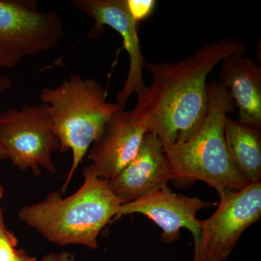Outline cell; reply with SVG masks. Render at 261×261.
<instances>
[{"label": "cell", "instance_id": "cell-2", "mask_svg": "<svg viewBox=\"0 0 261 261\" xmlns=\"http://www.w3.org/2000/svg\"><path fill=\"white\" fill-rule=\"evenodd\" d=\"M83 176V185L74 194L63 198L60 192H51L41 202L23 206L20 219L50 243L97 249L99 233L123 203L92 165L84 168Z\"/></svg>", "mask_w": 261, "mask_h": 261}, {"label": "cell", "instance_id": "cell-6", "mask_svg": "<svg viewBox=\"0 0 261 261\" xmlns=\"http://www.w3.org/2000/svg\"><path fill=\"white\" fill-rule=\"evenodd\" d=\"M0 145L7 159L20 171L40 168L56 172L53 152L61 147L47 104L25 105L0 115Z\"/></svg>", "mask_w": 261, "mask_h": 261}, {"label": "cell", "instance_id": "cell-7", "mask_svg": "<svg viewBox=\"0 0 261 261\" xmlns=\"http://www.w3.org/2000/svg\"><path fill=\"white\" fill-rule=\"evenodd\" d=\"M219 196L217 210L200 221L192 261L226 260L244 231L260 219V181L238 191L219 192Z\"/></svg>", "mask_w": 261, "mask_h": 261}, {"label": "cell", "instance_id": "cell-12", "mask_svg": "<svg viewBox=\"0 0 261 261\" xmlns=\"http://www.w3.org/2000/svg\"><path fill=\"white\" fill-rule=\"evenodd\" d=\"M245 54L225 58L219 82L227 89L240 123L261 128V68Z\"/></svg>", "mask_w": 261, "mask_h": 261}, {"label": "cell", "instance_id": "cell-1", "mask_svg": "<svg viewBox=\"0 0 261 261\" xmlns=\"http://www.w3.org/2000/svg\"><path fill=\"white\" fill-rule=\"evenodd\" d=\"M245 43L227 37L199 48L173 63L146 62L152 78L136 108L163 147L185 143L200 130L208 110L207 79L215 67L234 54H246Z\"/></svg>", "mask_w": 261, "mask_h": 261}, {"label": "cell", "instance_id": "cell-14", "mask_svg": "<svg viewBox=\"0 0 261 261\" xmlns=\"http://www.w3.org/2000/svg\"><path fill=\"white\" fill-rule=\"evenodd\" d=\"M130 15L137 23L148 18L155 8L154 0H126Z\"/></svg>", "mask_w": 261, "mask_h": 261}, {"label": "cell", "instance_id": "cell-17", "mask_svg": "<svg viewBox=\"0 0 261 261\" xmlns=\"http://www.w3.org/2000/svg\"><path fill=\"white\" fill-rule=\"evenodd\" d=\"M12 84H13V81L8 75H1L0 76V99L3 97V94L11 87ZM6 159L4 150L0 145V162Z\"/></svg>", "mask_w": 261, "mask_h": 261}, {"label": "cell", "instance_id": "cell-16", "mask_svg": "<svg viewBox=\"0 0 261 261\" xmlns=\"http://www.w3.org/2000/svg\"><path fill=\"white\" fill-rule=\"evenodd\" d=\"M41 261H76L74 255L68 252H51L42 257Z\"/></svg>", "mask_w": 261, "mask_h": 261}, {"label": "cell", "instance_id": "cell-18", "mask_svg": "<svg viewBox=\"0 0 261 261\" xmlns=\"http://www.w3.org/2000/svg\"><path fill=\"white\" fill-rule=\"evenodd\" d=\"M35 257L30 256L27 252L23 250H19L15 255L14 259L12 261H36Z\"/></svg>", "mask_w": 261, "mask_h": 261}, {"label": "cell", "instance_id": "cell-5", "mask_svg": "<svg viewBox=\"0 0 261 261\" xmlns=\"http://www.w3.org/2000/svg\"><path fill=\"white\" fill-rule=\"evenodd\" d=\"M65 36L61 17L39 10L37 1L0 0V68L53 50Z\"/></svg>", "mask_w": 261, "mask_h": 261}, {"label": "cell", "instance_id": "cell-9", "mask_svg": "<svg viewBox=\"0 0 261 261\" xmlns=\"http://www.w3.org/2000/svg\"><path fill=\"white\" fill-rule=\"evenodd\" d=\"M147 133V122L137 108L113 113L89 152L98 177H116L135 157Z\"/></svg>", "mask_w": 261, "mask_h": 261}, {"label": "cell", "instance_id": "cell-3", "mask_svg": "<svg viewBox=\"0 0 261 261\" xmlns=\"http://www.w3.org/2000/svg\"><path fill=\"white\" fill-rule=\"evenodd\" d=\"M208 97L207 116L195 137L185 143L163 147L172 180L205 181L218 193L243 190L250 183L231 162L224 135L226 118L236 108L218 80L209 82Z\"/></svg>", "mask_w": 261, "mask_h": 261}, {"label": "cell", "instance_id": "cell-15", "mask_svg": "<svg viewBox=\"0 0 261 261\" xmlns=\"http://www.w3.org/2000/svg\"><path fill=\"white\" fill-rule=\"evenodd\" d=\"M18 240L8 229L0 230V261H12L17 255Z\"/></svg>", "mask_w": 261, "mask_h": 261}, {"label": "cell", "instance_id": "cell-19", "mask_svg": "<svg viewBox=\"0 0 261 261\" xmlns=\"http://www.w3.org/2000/svg\"><path fill=\"white\" fill-rule=\"evenodd\" d=\"M5 226L4 219H3V211L0 208V230L6 229Z\"/></svg>", "mask_w": 261, "mask_h": 261}, {"label": "cell", "instance_id": "cell-4", "mask_svg": "<svg viewBox=\"0 0 261 261\" xmlns=\"http://www.w3.org/2000/svg\"><path fill=\"white\" fill-rule=\"evenodd\" d=\"M106 89L94 79L77 73L54 88L41 91L39 99L47 104L61 152L71 150L73 162L62 192L65 193L91 146L102 133L113 113L121 109L107 100Z\"/></svg>", "mask_w": 261, "mask_h": 261}, {"label": "cell", "instance_id": "cell-10", "mask_svg": "<svg viewBox=\"0 0 261 261\" xmlns=\"http://www.w3.org/2000/svg\"><path fill=\"white\" fill-rule=\"evenodd\" d=\"M215 205L197 197L174 193L167 186L123 204L113 220L116 221L126 215L142 214L162 230L161 238L164 243H172L177 240L183 228L190 230L195 242L200 222L197 218V213Z\"/></svg>", "mask_w": 261, "mask_h": 261}, {"label": "cell", "instance_id": "cell-11", "mask_svg": "<svg viewBox=\"0 0 261 261\" xmlns=\"http://www.w3.org/2000/svg\"><path fill=\"white\" fill-rule=\"evenodd\" d=\"M171 180L172 173L162 142L148 132L134 159L116 177L107 181L113 193L124 204L167 187Z\"/></svg>", "mask_w": 261, "mask_h": 261}, {"label": "cell", "instance_id": "cell-8", "mask_svg": "<svg viewBox=\"0 0 261 261\" xmlns=\"http://www.w3.org/2000/svg\"><path fill=\"white\" fill-rule=\"evenodd\" d=\"M71 4L94 24L87 37L94 39L101 35L105 25L111 27L121 35L123 47L129 57V69L123 89L116 96V103L124 109L130 96L146 93L148 87L143 81L146 61L141 47L138 24L132 18L126 0H72Z\"/></svg>", "mask_w": 261, "mask_h": 261}, {"label": "cell", "instance_id": "cell-13", "mask_svg": "<svg viewBox=\"0 0 261 261\" xmlns=\"http://www.w3.org/2000/svg\"><path fill=\"white\" fill-rule=\"evenodd\" d=\"M224 135L228 154L237 171L250 184L261 179L260 128L226 118Z\"/></svg>", "mask_w": 261, "mask_h": 261}, {"label": "cell", "instance_id": "cell-20", "mask_svg": "<svg viewBox=\"0 0 261 261\" xmlns=\"http://www.w3.org/2000/svg\"><path fill=\"white\" fill-rule=\"evenodd\" d=\"M3 188H2V187L0 186V200H1L2 198H3Z\"/></svg>", "mask_w": 261, "mask_h": 261}]
</instances>
